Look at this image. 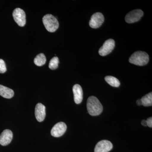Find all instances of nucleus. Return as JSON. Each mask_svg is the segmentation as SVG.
Masks as SVG:
<instances>
[{
    "instance_id": "1",
    "label": "nucleus",
    "mask_w": 152,
    "mask_h": 152,
    "mask_svg": "<svg viewBox=\"0 0 152 152\" xmlns=\"http://www.w3.org/2000/svg\"><path fill=\"white\" fill-rule=\"evenodd\" d=\"M88 113L92 116L99 115L102 112L103 106L99 99L91 96L88 99L87 103Z\"/></svg>"
},
{
    "instance_id": "2",
    "label": "nucleus",
    "mask_w": 152,
    "mask_h": 152,
    "mask_svg": "<svg viewBox=\"0 0 152 152\" xmlns=\"http://www.w3.org/2000/svg\"><path fill=\"white\" fill-rule=\"evenodd\" d=\"M149 60V57L146 53L139 51L135 52L131 56L129 61L136 65L142 66L148 64Z\"/></svg>"
},
{
    "instance_id": "3",
    "label": "nucleus",
    "mask_w": 152,
    "mask_h": 152,
    "mask_svg": "<svg viewBox=\"0 0 152 152\" xmlns=\"http://www.w3.org/2000/svg\"><path fill=\"white\" fill-rule=\"evenodd\" d=\"M42 21L46 29L50 32H54L59 27L58 20L50 14H47L44 16Z\"/></svg>"
},
{
    "instance_id": "4",
    "label": "nucleus",
    "mask_w": 152,
    "mask_h": 152,
    "mask_svg": "<svg viewBox=\"0 0 152 152\" xmlns=\"http://www.w3.org/2000/svg\"><path fill=\"white\" fill-rule=\"evenodd\" d=\"M13 17L19 26H24L26 24V15L24 11L19 8L15 9L13 12Z\"/></svg>"
},
{
    "instance_id": "5",
    "label": "nucleus",
    "mask_w": 152,
    "mask_h": 152,
    "mask_svg": "<svg viewBox=\"0 0 152 152\" xmlns=\"http://www.w3.org/2000/svg\"><path fill=\"white\" fill-rule=\"evenodd\" d=\"M115 46V42L113 39H110L107 40L99 50V54L102 56L109 54L113 50Z\"/></svg>"
},
{
    "instance_id": "6",
    "label": "nucleus",
    "mask_w": 152,
    "mask_h": 152,
    "mask_svg": "<svg viewBox=\"0 0 152 152\" xmlns=\"http://www.w3.org/2000/svg\"><path fill=\"white\" fill-rule=\"evenodd\" d=\"M143 12L140 10H135L131 11L125 17V20L128 23H133L140 20L143 15Z\"/></svg>"
},
{
    "instance_id": "7",
    "label": "nucleus",
    "mask_w": 152,
    "mask_h": 152,
    "mask_svg": "<svg viewBox=\"0 0 152 152\" xmlns=\"http://www.w3.org/2000/svg\"><path fill=\"white\" fill-rule=\"evenodd\" d=\"M104 20L103 15L101 13L96 12L94 14L89 21L90 27L93 28H97L102 24Z\"/></svg>"
},
{
    "instance_id": "8",
    "label": "nucleus",
    "mask_w": 152,
    "mask_h": 152,
    "mask_svg": "<svg viewBox=\"0 0 152 152\" xmlns=\"http://www.w3.org/2000/svg\"><path fill=\"white\" fill-rule=\"evenodd\" d=\"M66 129L67 126L64 123H58L52 128L51 134L53 137H58L65 133Z\"/></svg>"
},
{
    "instance_id": "9",
    "label": "nucleus",
    "mask_w": 152,
    "mask_h": 152,
    "mask_svg": "<svg viewBox=\"0 0 152 152\" xmlns=\"http://www.w3.org/2000/svg\"><path fill=\"white\" fill-rule=\"evenodd\" d=\"M113 145L110 142L103 140L99 142L95 147V152H108L112 149Z\"/></svg>"
},
{
    "instance_id": "10",
    "label": "nucleus",
    "mask_w": 152,
    "mask_h": 152,
    "mask_svg": "<svg viewBox=\"0 0 152 152\" xmlns=\"http://www.w3.org/2000/svg\"><path fill=\"white\" fill-rule=\"evenodd\" d=\"M13 133L9 129L4 130L0 135V144L3 146L8 145L12 141Z\"/></svg>"
},
{
    "instance_id": "11",
    "label": "nucleus",
    "mask_w": 152,
    "mask_h": 152,
    "mask_svg": "<svg viewBox=\"0 0 152 152\" xmlns=\"http://www.w3.org/2000/svg\"><path fill=\"white\" fill-rule=\"evenodd\" d=\"M35 114L36 119L38 121H43L45 118V107L41 103L37 104L36 106Z\"/></svg>"
},
{
    "instance_id": "12",
    "label": "nucleus",
    "mask_w": 152,
    "mask_h": 152,
    "mask_svg": "<svg viewBox=\"0 0 152 152\" xmlns=\"http://www.w3.org/2000/svg\"><path fill=\"white\" fill-rule=\"evenodd\" d=\"M74 96V101L76 104L81 103L83 99V91L80 85L76 84L73 88Z\"/></svg>"
},
{
    "instance_id": "13",
    "label": "nucleus",
    "mask_w": 152,
    "mask_h": 152,
    "mask_svg": "<svg viewBox=\"0 0 152 152\" xmlns=\"http://www.w3.org/2000/svg\"><path fill=\"white\" fill-rule=\"evenodd\" d=\"M14 95V92L12 90L0 85V96L7 99H11Z\"/></svg>"
},
{
    "instance_id": "14",
    "label": "nucleus",
    "mask_w": 152,
    "mask_h": 152,
    "mask_svg": "<svg viewBox=\"0 0 152 152\" xmlns=\"http://www.w3.org/2000/svg\"><path fill=\"white\" fill-rule=\"evenodd\" d=\"M46 62V58L43 53H40L36 56L34 60V63L36 65L41 66L44 65Z\"/></svg>"
},
{
    "instance_id": "15",
    "label": "nucleus",
    "mask_w": 152,
    "mask_h": 152,
    "mask_svg": "<svg viewBox=\"0 0 152 152\" xmlns=\"http://www.w3.org/2000/svg\"><path fill=\"white\" fill-rule=\"evenodd\" d=\"M105 80L109 85L114 87H118L120 86V82L119 80L113 76H106Z\"/></svg>"
},
{
    "instance_id": "16",
    "label": "nucleus",
    "mask_w": 152,
    "mask_h": 152,
    "mask_svg": "<svg viewBox=\"0 0 152 152\" xmlns=\"http://www.w3.org/2000/svg\"><path fill=\"white\" fill-rule=\"evenodd\" d=\"M142 105L144 107H149L152 105V93H149L145 95L141 99Z\"/></svg>"
},
{
    "instance_id": "17",
    "label": "nucleus",
    "mask_w": 152,
    "mask_h": 152,
    "mask_svg": "<svg viewBox=\"0 0 152 152\" xmlns=\"http://www.w3.org/2000/svg\"><path fill=\"white\" fill-rule=\"evenodd\" d=\"M59 61L58 58L57 57H54L52 58L49 63V67L50 69L55 70L58 68V66Z\"/></svg>"
},
{
    "instance_id": "18",
    "label": "nucleus",
    "mask_w": 152,
    "mask_h": 152,
    "mask_svg": "<svg viewBox=\"0 0 152 152\" xmlns=\"http://www.w3.org/2000/svg\"><path fill=\"white\" fill-rule=\"evenodd\" d=\"M7 71L5 63L4 60L0 59V73H4Z\"/></svg>"
},
{
    "instance_id": "19",
    "label": "nucleus",
    "mask_w": 152,
    "mask_h": 152,
    "mask_svg": "<svg viewBox=\"0 0 152 152\" xmlns=\"http://www.w3.org/2000/svg\"><path fill=\"white\" fill-rule=\"evenodd\" d=\"M147 126L149 127L150 128H152V118L150 117L146 120Z\"/></svg>"
},
{
    "instance_id": "20",
    "label": "nucleus",
    "mask_w": 152,
    "mask_h": 152,
    "mask_svg": "<svg viewBox=\"0 0 152 152\" xmlns=\"http://www.w3.org/2000/svg\"><path fill=\"white\" fill-rule=\"evenodd\" d=\"M141 124L142 125L144 126H147V122L146 120H143L142 121Z\"/></svg>"
},
{
    "instance_id": "21",
    "label": "nucleus",
    "mask_w": 152,
    "mask_h": 152,
    "mask_svg": "<svg viewBox=\"0 0 152 152\" xmlns=\"http://www.w3.org/2000/svg\"><path fill=\"white\" fill-rule=\"evenodd\" d=\"M137 104L138 105L141 106L142 105V102L141 100V99H138L137 100Z\"/></svg>"
}]
</instances>
